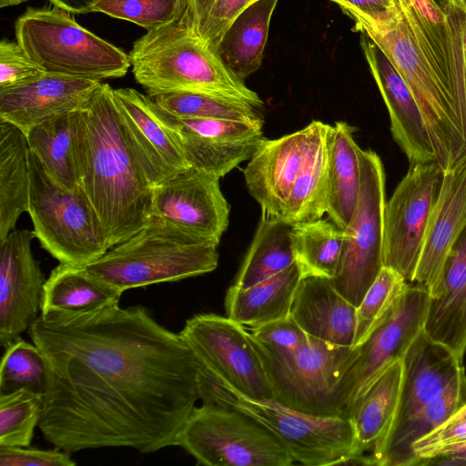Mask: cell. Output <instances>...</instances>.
Listing matches in <instances>:
<instances>
[{"label":"cell","mask_w":466,"mask_h":466,"mask_svg":"<svg viewBox=\"0 0 466 466\" xmlns=\"http://www.w3.org/2000/svg\"><path fill=\"white\" fill-rule=\"evenodd\" d=\"M27 332L46 364L39 429L68 453L174 446L199 400V363L142 305L40 315Z\"/></svg>","instance_id":"obj_1"},{"label":"cell","mask_w":466,"mask_h":466,"mask_svg":"<svg viewBox=\"0 0 466 466\" xmlns=\"http://www.w3.org/2000/svg\"><path fill=\"white\" fill-rule=\"evenodd\" d=\"M82 111L86 153L81 187L100 218L111 248L148 222L154 187L124 127L113 88L102 83Z\"/></svg>","instance_id":"obj_2"},{"label":"cell","mask_w":466,"mask_h":466,"mask_svg":"<svg viewBox=\"0 0 466 466\" xmlns=\"http://www.w3.org/2000/svg\"><path fill=\"white\" fill-rule=\"evenodd\" d=\"M132 73L147 96L191 91L222 96L256 108L262 100L194 29L187 10L177 22L147 31L129 54Z\"/></svg>","instance_id":"obj_3"},{"label":"cell","mask_w":466,"mask_h":466,"mask_svg":"<svg viewBox=\"0 0 466 466\" xmlns=\"http://www.w3.org/2000/svg\"><path fill=\"white\" fill-rule=\"evenodd\" d=\"M344 12L354 20L355 30L369 36L384 52L408 84L443 172L466 163V141L451 92L423 54L398 5L380 17L352 9Z\"/></svg>","instance_id":"obj_4"},{"label":"cell","mask_w":466,"mask_h":466,"mask_svg":"<svg viewBox=\"0 0 466 466\" xmlns=\"http://www.w3.org/2000/svg\"><path fill=\"white\" fill-rule=\"evenodd\" d=\"M199 400L238 410L271 432L294 461L309 466L367 464L350 419L309 414L273 399L246 396L199 364Z\"/></svg>","instance_id":"obj_5"},{"label":"cell","mask_w":466,"mask_h":466,"mask_svg":"<svg viewBox=\"0 0 466 466\" xmlns=\"http://www.w3.org/2000/svg\"><path fill=\"white\" fill-rule=\"evenodd\" d=\"M218 245L152 216L135 235L84 268L124 292L213 271L218 263Z\"/></svg>","instance_id":"obj_6"},{"label":"cell","mask_w":466,"mask_h":466,"mask_svg":"<svg viewBox=\"0 0 466 466\" xmlns=\"http://www.w3.org/2000/svg\"><path fill=\"white\" fill-rule=\"evenodd\" d=\"M54 6L28 8L16 20V42L45 73L100 81L124 76L129 55Z\"/></svg>","instance_id":"obj_7"},{"label":"cell","mask_w":466,"mask_h":466,"mask_svg":"<svg viewBox=\"0 0 466 466\" xmlns=\"http://www.w3.org/2000/svg\"><path fill=\"white\" fill-rule=\"evenodd\" d=\"M28 213L43 248L60 263L85 266L110 248L100 218L79 186L68 190L29 151Z\"/></svg>","instance_id":"obj_8"},{"label":"cell","mask_w":466,"mask_h":466,"mask_svg":"<svg viewBox=\"0 0 466 466\" xmlns=\"http://www.w3.org/2000/svg\"><path fill=\"white\" fill-rule=\"evenodd\" d=\"M174 446L207 466H289L294 460L268 430L248 415L209 403L195 407Z\"/></svg>","instance_id":"obj_9"},{"label":"cell","mask_w":466,"mask_h":466,"mask_svg":"<svg viewBox=\"0 0 466 466\" xmlns=\"http://www.w3.org/2000/svg\"><path fill=\"white\" fill-rule=\"evenodd\" d=\"M361 183L352 217L343 229L340 258L332 285L356 308L384 267L385 172L380 157L359 150Z\"/></svg>","instance_id":"obj_10"},{"label":"cell","mask_w":466,"mask_h":466,"mask_svg":"<svg viewBox=\"0 0 466 466\" xmlns=\"http://www.w3.org/2000/svg\"><path fill=\"white\" fill-rule=\"evenodd\" d=\"M254 346L263 362L273 400L309 414L341 417L337 391L353 357L352 346L310 336L306 346L280 356L268 355Z\"/></svg>","instance_id":"obj_11"},{"label":"cell","mask_w":466,"mask_h":466,"mask_svg":"<svg viewBox=\"0 0 466 466\" xmlns=\"http://www.w3.org/2000/svg\"><path fill=\"white\" fill-rule=\"evenodd\" d=\"M429 293L410 284L387 317L354 348L350 366L340 380L337 402L343 418H350L358 400L405 352L423 330Z\"/></svg>","instance_id":"obj_12"},{"label":"cell","mask_w":466,"mask_h":466,"mask_svg":"<svg viewBox=\"0 0 466 466\" xmlns=\"http://www.w3.org/2000/svg\"><path fill=\"white\" fill-rule=\"evenodd\" d=\"M179 334L209 372L246 396L273 399L263 362L244 326L227 316L198 314Z\"/></svg>","instance_id":"obj_13"},{"label":"cell","mask_w":466,"mask_h":466,"mask_svg":"<svg viewBox=\"0 0 466 466\" xmlns=\"http://www.w3.org/2000/svg\"><path fill=\"white\" fill-rule=\"evenodd\" d=\"M443 175L437 162L410 165L385 203L384 267L398 271L408 283H411L415 274Z\"/></svg>","instance_id":"obj_14"},{"label":"cell","mask_w":466,"mask_h":466,"mask_svg":"<svg viewBox=\"0 0 466 466\" xmlns=\"http://www.w3.org/2000/svg\"><path fill=\"white\" fill-rule=\"evenodd\" d=\"M152 216L219 244L228 225L229 207L218 178L188 167L154 187Z\"/></svg>","instance_id":"obj_15"},{"label":"cell","mask_w":466,"mask_h":466,"mask_svg":"<svg viewBox=\"0 0 466 466\" xmlns=\"http://www.w3.org/2000/svg\"><path fill=\"white\" fill-rule=\"evenodd\" d=\"M158 108L188 166L218 179L248 160L264 138L260 123L182 118Z\"/></svg>","instance_id":"obj_16"},{"label":"cell","mask_w":466,"mask_h":466,"mask_svg":"<svg viewBox=\"0 0 466 466\" xmlns=\"http://www.w3.org/2000/svg\"><path fill=\"white\" fill-rule=\"evenodd\" d=\"M33 231L14 229L0 240V344L21 339L40 315L46 279L32 253Z\"/></svg>","instance_id":"obj_17"},{"label":"cell","mask_w":466,"mask_h":466,"mask_svg":"<svg viewBox=\"0 0 466 466\" xmlns=\"http://www.w3.org/2000/svg\"><path fill=\"white\" fill-rule=\"evenodd\" d=\"M124 127L153 187L190 167L157 104L134 88L113 89Z\"/></svg>","instance_id":"obj_18"},{"label":"cell","mask_w":466,"mask_h":466,"mask_svg":"<svg viewBox=\"0 0 466 466\" xmlns=\"http://www.w3.org/2000/svg\"><path fill=\"white\" fill-rule=\"evenodd\" d=\"M314 120L304 128L276 139L263 138L244 169L249 195L261 214L283 218L292 186L301 167Z\"/></svg>","instance_id":"obj_19"},{"label":"cell","mask_w":466,"mask_h":466,"mask_svg":"<svg viewBox=\"0 0 466 466\" xmlns=\"http://www.w3.org/2000/svg\"><path fill=\"white\" fill-rule=\"evenodd\" d=\"M360 46L389 111L392 137L410 165L436 162L424 116L408 84L384 52L364 34Z\"/></svg>","instance_id":"obj_20"},{"label":"cell","mask_w":466,"mask_h":466,"mask_svg":"<svg viewBox=\"0 0 466 466\" xmlns=\"http://www.w3.org/2000/svg\"><path fill=\"white\" fill-rule=\"evenodd\" d=\"M101 84L46 73L27 84L0 90V119L26 134L51 117L82 109Z\"/></svg>","instance_id":"obj_21"},{"label":"cell","mask_w":466,"mask_h":466,"mask_svg":"<svg viewBox=\"0 0 466 466\" xmlns=\"http://www.w3.org/2000/svg\"><path fill=\"white\" fill-rule=\"evenodd\" d=\"M402 362L396 413L388 431L397 429L439 397L463 371V360L422 330ZM387 431V432H388Z\"/></svg>","instance_id":"obj_22"},{"label":"cell","mask_w":466,"mask_h":466,"mask_svg":"<svg viewBox=\"0 0 466 466\" xmlns=\"http://www.w3.org/2000/svg\"><path fill=\"white\" fill-rule=\"evenodd\" d=\"M466 227V163L445 172L431 214L412 285L433 289L452 245Z\"/></svg>","instance_id":"obj_23"},{"label":"cell","mask_w":466,"mask_h":466,"mask_svg":"<svg viewBox=\"0 0 466 466\" xmlns=\"http://www.w3.org/2000/svg\"><path fill=\"white\" fill-rule=\"evenodd\" d=\"M423 330L463 360L466 352V227L448 253L429 294Z\"/></svg>","instance_id":"obj_24"},{"label":"cell","mask_w":466,"mask_h":466,"mask_svg":"<svg viewBox=\"0 0 466 466\" xmlns=\"http://www.w3.org/2000/svg\"><path fill=\"white\" fill-rule=\"evenodd\" d=\"M289 315L309 336L353 347L357 308L336 290L330 279L302 277Z\"/></svg>","instance_id":"obj_25"},{"label":"cell","mask_w":466,"mask_h":466,"mask_svg":"<svg viewBox=\"0 0 466 466\" xmlns=\"http://www.w3.org/2000/svg\"><path fill=\"white\" fill-rule=\"evenodd\" d=\"M82 109L51 117L25 134L29 150L68 190L81 186L83 177L86 123Z\"/></svg>","instance_id":"obj_26"},{"label":"cell","mask_w":466,"mask_h":466,"mask_svg":"<svg viewBox=\"0 0 466 466\" xmlns=\"http://www.w3.org/2000/svg\"><path fill=\"white\" fill-rule=\"evenodd\" d=\"M466 403V372L463 371L439 397L397 429L388 431L369 455L370 465L415 466L420 459L413 443L426 436Z\"/></svg>","instance_id":"obj_27"},{"label":"cell","mask_w":466,"mask_h":466,"mask_svg":"<svg viewBox=\"0 0 466 466\" xmlns=\"http://www.w3.org/2000/svg\"><path fill=\"white\" fill-rule=\"evenodd\" d=\"M355 127L344 121L329 127L327 134L328 198L327 214L344 229L356 208L361 183L360 147Z\"/></svg>","instance_id":"obj_28"},{"label":"cell","mask_w":466,"mask_h":466,"mask_svg":"<svg viewBox=\"0 0 466 466\" xmlns=\"http://www.w3.org/2000/svg\"><path fill=\"white\" fill-rule=\"evenodd\" d=\"M301 278L295 262L248 288L232 285L225 298L227 317L250 329L289 317Z\"/></svg>","instance_id":"obj_29"},{"label":"cell","mask_w":466,"mask_h":466,"mask_svg":"<svg viewBox=\"0 0 466 466\" xmlns=\"http://www.w3.org/2000/svg\"><path fill=\"white\" fill-rule=\"evenodd\" d=\"M29 147L25 134L0 119V240L24 212L30 198Z\"/></svg>","instance_id":"obj_30"},{"label":"cell","mask_w":466,"mask_h":466,"mask_svg":"<svg viewBox=\"0 0 466 466\" xmlns=\"http://www.w3.org/2000/svg\"><path fill=\"white\" fill-rule=\"evenodd\" d=\"M122 291L84 266L60 263L44 284L41 312H85L119 304Z\"/></svg>","instance_id":"obj_31"},{"label":"cell","mask_w":466,"mask_h":466,"mask_svg":"<svg viewBox=\"0 0 466 466\" xmlns=\"http://www.w3.org/2000/svg\"><path fill=\"white\" fill-rule=\"evenodd\" d=\"M301 167L289 193L283 219L290 224L314 221L327 213L329 125L314 120Z\"/></svg>","instance_id":"obj_32"},{"label":"cell","mask_w":466,"mask_h":466,"mask_svg":"<svg viewBox=\"0 0 466 466\" xmlns=\"http://www.w3.org/2000/svg\"><path fill=\"white\" fill-rule=\"evenodd\" d=\"M278 2L252 1L231 24L218 46L224 64L242 80L261 66L270 19Z\"/></svg>","instance_id":"obj_33"},{"label":"cell","mask_w":466,"mask_h":466,"mask_svg":"<svg viewBox=\"0 0 466 466\" xmlns=\"http://www.w3.org/2000/svg\"><path fill=\"white\" fill-rule=\"evenodd\" d=\"M401 380L402 362L399 360L355 403L349 419L361 455L372 451L389 431L396 413Z\"/></svg>","instance_id":"obj_34"},{"label":"cell","mask_w":466,"mask_h":466,"mask_svg":"<svg viewBox=\"0 0 466 466\" xmlns=\"http://www.w3.org/2000/svg\"><path fill=\"white\" fill-rule=\"evenodd\" d=\"M292 224L261 214L251 245L233 285L248 288L295 263L291 244Z\"/></svg>","instance_id":"obj_35"},{"label":"cell","mask_w":466,"mask_h":466,"mask_svg":"<svg viewBox=\"0 0 466 466\" xmlns=\"http://www.w3.org/2000/svg\"><path fill=\"white\" fill-rule=\"evenodd\" d=\"M290 238L302 277H334L342 250L343 229L329 218H319L293 224Z\"/></svg>","instance_id":"obj_36"},{"label":"cell","mask_w":466,"mask_h":466,"mask_svg":"<svg viewBox=\"0 0 466 466\" xmlns=\"http://www.w3.org/2000/svg\"><path fill=\"white\" fill-rule=\"evenodd\" d=\"M395 1L423 54L450 90L445 11L435 0Z\"/></svg>","instance_id":"obj_37"},{"label":"cell","mask_w":466,"mask_h":466,"mask_svg":"<svg viewBox=\"0 0 466 466\" xmlns=\"http://www.w3.org/2000/svg\"><path fill=\"white\" fill-rule=\"evenodd\" d=\"M150 97L160 108L177 117L263 124V119L257 112L258 108L246 102L222 96L180 91L157 94Z\"/></svg>","instance_id":"obj_38"},{"label":"cell","mask_w":466,"mask_h":466,"mask_svg":"<svg viewBox=\"0 0 466 466\" xmlns=\"http://www.w3.org/2000/svg\"><path fill=\"white\" fill-rule=\"evenodd\" d=\"M5 350L0 369V394L26 389L43 395L47 372L39 348L34 342L20 339Z\"/></svg>","instance_id":"obj_39"},{"label":"cell","mask_w":466,"mask_h":466,"mask_svg":"<svg viewBox=\"0 0 466 466\" xmlns=\"http://www.w3.org/2000/svg\"><path fill=\"white\" fill-rule=\"evenodd\" d=\"M42 409L43 395L29 390L0 394V445L30 446Z\"/></svg>","instance_id":"obj_40"},{"label":"cell","mask_w":466,"mask_h":466,"mask_svg":"<svg viewBox=\"0 0 466 466\" xmlns=\"http://www.w3.org/2000/svg\"><path fill=\"white\" fill-rule=\"evenodd\" d=\"M410 283L395 269L383 267L357 307V326L353 347L363 342L387 317Z\"/></svg>","instance_id":"obj_41"},{"label":"cell","mask_w":466,"mask_h":466,"mask_svg":"<svg viewBox=\"0 0 466 466\" xmlns=\"http://www.w3.org/2000/svg\"><path fill=\"white\" fill-rule=\"evenodd\" d=\"M189 5L190 0H98L92 12L132 22L148 31L178 21Z\"/></svg>","instance_id":"obj_42"},{"label":"cell","mask_w":466,"mask_h":466,"mask_svg":"<svg viewBox=\"0 0 466 466\" xmlns=\"http://www.w3.org/2000/svg\"><path fill=\"white\" fill-rule=\"evenodd\" d=\"M253 343L263 352L280 356L298 351L309 341V336L289 315L248 329Z\"/></svg>","instance_id":"obj_43"},{"label":"cell","mask_w":466,"mask_h":466,"mask_svg":"<svg viewBox=\"0 0 466 466\" xmlns=\"http://www.w3.org/2000/svg\"><path fill=\"white\" fill-rule=\"evenodd\" d=\"M463 443H466V403L434 431L416 441L412 451L420 459V465H424L428 460Z\"/></svg>","instance_id":"obj_44"},{"label":"cell","mask_w":466,"mask_h":466,"mask_svg":"<svg viewBox=\"0 0 466 466\" xmlns=\"http://www.w3.org/2000/svg\"><path fill=\"white\" fill-rule=\"evenodd\" d=\"M46 73L25 54L17 42H0V90L27 84Z\"/></svg>","instance_id":"obj_45"},{"label":"cell","mask_w":466,"mask_h":466,"mask_svg":"<svg viewBox=\"0 0 466 466\" xmlns=\"http://www.w3.org/2000/svg\"><path fill=\"white\" fill-rule=\"evenodd\" d=\"M252 0H214L198 35L216 50L225 33Z\"/></svg>","instance_id":"obj_46"},{"label":"cell","mask_w":466,"mask_h":466,"mask_svg":"<svg viewBox=\"0 0 466 466\" xmlns=\"http://www.w3.org/2000/svg\"><path fill=\"white\" fill-rule=\"evenodd\" d=\"M76 462L70 453L55 448L2 446L0 445L1 466H74Z\"/></svg>","instance_id":"obj_47"},{"label":"cell","mask_w":466,"mask_h":466,"mask_svg":"<svg viewBox=\"0 0 466 466\" xmlns=\"http://www.w3.org/2000/svg\"><path fill=\"white\" fill-rule=\"evenodd\" d=\"M345 11L356 10L371 17L385 15L397 7L388 0H332Z\"/></svg>","instance_id":"obj_48"},{"label":"cell","mask_w":466,"mask_h":466,"mask_svg":"<svg viewBox=\"0 0 466 466\" xmlns=\"http://www.w3.org/2000/svg\"><path fill=\"white\" fill-rule=\"evenodd\" d=\"M424 465H466V443L449 450L441 456L428 460Z\"/></svg>","instance_id":"obj_49"},{"label":"cell","mask_w":466,"mask_h":466,"mask_svg":"<svg viewBox=\"0 0 466 466\" xmlns=\"http://www.w3.org/2000/svg\"><path fill=\"white\" fill-rule=\"evenodd\" d=\"M213 2L214 0H190L189 15L192 25L198 34Z\"/></svg>","instance_id":"obj_50"},{"label":"cell","mask_w":466,"mask_h":466,"mask_svg":"<svg viewBox=\"0 0 466 466\" xmlns=\"http://www.w3.org/2000/svg\"><path fill=\"white\" fill-rule=\"evenodd\" d=\"M54 6L62 8L71 14L91 13L98 0H49Z\"/></svg>","instance_id":"obj_51"},{"label":"cell","mask_w":466,"mask_h":466,"mask_svg":"<svg viewBox=\"0 0 466 466\" xmlns=\"http://www.w3.org/2000/svg\"><path fill=\"white\" fill-rule=\"evenodd\" d=\"M440 6H442L446 4H452L463 8H466V0H436Z\"/></svg>","instance_id":"obj_52"},{"label":"cell","mask_w":466,"mask_h":466,"mask_svg":"<svg viewBox=\"0 0 466 466\" xmlns=\"http://www.w3.org/2000/svg\"><path fill=\"white\" fill-rule=\"evenodd\" d=\"M27 0H0V7H10L14 5H20Z\"/></svg>","instance_id":"obj_53"},{"label":"cell","mask_w":466,"mask_h":466,"mask_svg":"<svg viewBox=\"0 0 466 466\" xmlns=\"http://www.w3.org/2000/svg\"><path fill=\"white\" fill-rule=\"evenodd\" d=\"M389 2H390L391 4L395 5L396 4V1L395 0H388Z\"/></svg>","instance_id":"obj_54"},{"label":"cell","mask_w":466,"mask_h":466,"mask_svg":"<svg viewBox=\"0 0 466 466\" xmlns=\"http://www.w3.org/2000/svg\"><path fill=\"white\" fill-rule=\"evenodd\" d=\"M252 1H255V0H252Z\"/></svg>","instance_id":"obj_55"},{"label":"cell","mask_w":466,"mask_h":466,"mask_svg":"<svg viewBox=\"0 0 466 466\" xmlns=\"http://www.w3.org/2000/svg\"><path fill=\"white\" fill-rule=\"evenodd\" d=\"M436 1V0H435Z\"/></svg>","instance_id":"obj_56"}]
</instances>
